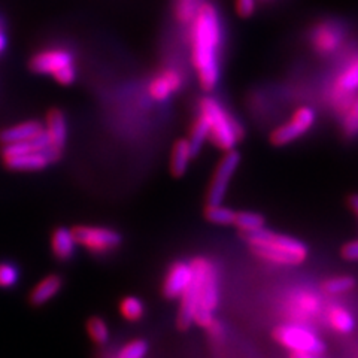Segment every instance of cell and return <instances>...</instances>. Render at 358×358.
Instances as JSON below:
<instances>
[{
	"mask_svg": "<svg viewBox=\"0 0 358 358\" xmlns=\"http://www.w3.org/2000/svg\"><path fill=\"white\" fill-rule=\"evenodd\" d=\"M188 26L193 69L201 90L210 93L217 88L221 78L224 29L218 9L212 3H200Z\"/></svg>",
	"mask_w": 358,
	"mask_h": 358,
	"instance_id": "6da1fadb",
	"label": "cell"
},
{
	"mask_svg": "<svg viewBox=\"0 0 358 358\" xmlns=\"http://www.w3.org/2000/svg\"><path fill=\"white\" fill-rule=\"evenodd\" d=\"M245 238L255 257L275 266H300L309 257V248L303 241L289 234L267 230L266 227Z\"/></svg>",
	"mask_w": 358,
	"mask_h": 358,
	"instance_id": "7a4b0ae2",
	"label": "cell"
},
{
	"mask_svg": "<svg viewBox=\"0 0 358 358\" xmlns=\"http://www.w3.org/2000/svg\"><path fill=\"white\" fill-rule=\"evenodd\" d=\"M197 114L206 121L209 129L208 139L221 151H231L243 138L241 122L234 118L218 99L203 96L199 100Z\"/></svg>",
	"mask_w": 358,
	"mask_h": 358,
	"instance_id": "3957f363",
	"label": "cell"
},
{
	"mask_svg": "<svg viewBox=\"0 0 358 358\" xmlns=\"http://www.w3.org/2000/svg\"><path fill=\"white\" fill-rule=\"evenodd\" d=\"M2 160L10 171L38 172L57 162L59 157L48 148L43 131L42 136L36 139L3 145Z\"/></svg>",
	"mask_w": 358,
	"mask_h": 358,
	"instance_id": "277c9868",
	"label": "cell"
},
{
	"mask_svg": "<svg viewBox=\"0 0 358 358\" xmlns=\"http://www.w3.org/2000/svg\"><path fill=\"white\" fill-rule=\"evenodd\" d=\"M193 263L200 276V294L194 324L209 329L215 322V312L220 305V276L217 266L206 257H196Z\"/></svg>",
	"mask_w": 358,
	"mask_h": 358,
	"instance_id": "5b68a950",
	"label": "cell"
},
{
	"mask_svg": "<svg viewBox=\"0 0 358 358\" xmlns=\"http://www.w3.org/2000/svg\"><path fill=\"white\" fill-rule=\"evenodd\" d=\"M273 339L291 354L321 355L326 351V343L305 322L289 321L273 330Z\"/></svg>",
	"mask_w": 358,
	"mask_h": 358,
	"instance_id": "8992f818",
	"label": "cell"
},
{
	"mask_svg": "<svg viewBox=\"0 0 358 358\" xmlns=\"http://www.w3.org/2000/svg\"><path fill=\"white\" fill-rule=\"evenodd\" d=\"M73 233L78 246H83L90 254L97 257L112 254L122 243L121 233L110 227L76 226L73 227Z\"/></svg>",
	"mask_w": 358,
	"mask_h": 358,
	"instance_id": "52a82bcc",
	"label": "cell"
},
{
	"mask_svg": "<svg viewBox=\"0 0 358 358\" xmlns=\"http://www.w3.org/2000/svg\"><path fill=\"white\" fill-rule=\"evenodd\" d=\"M317 122V112L310 106H300L297 108L293 115L284 124L278 126L271 133V143L275 147H285V145L293 143L300 139L315 126Z\"/></svg>",
	"mask_w": 358,
	"mask_h": 358,
	"instance_id": "ba28073f",
	"label": "cell"
},
{
	"mask_svg": "<svg viewBox=\"0 0 358 358\" xmlns=\"http://www.w3.org/2000/svg\"><path fill=\"white\" fill-rule=\"evenodd\" d=\"M242 157L236 150L226 151L222 159L218 162L214 176L208 188L206 196V205H220L224 201L229 192V187L231 184V179L234 173L238 172L241 166Z\"/></svg>",
	"mask_w": 358,
	"mask_h": 358,
	"instance_id": "9c48e42d",
	"label": "cell"
},
{
	"mask_svg": "<svg viewBox=\"0 0 358 358\" xmlns=\"http://www.w3.org/2000/svg\"><path fill=\"white\" fill-rule=\"evenodd\" d=\"M75 66V57L72 51L62 47H51L39 50L31 55L29 67L33 73L51 76L55 80L62 72Z\"/></svg>",
	"mask_w": 358,
	"mask_h": 358,
	"instance_id": "30bf717a",
	"label": "cell"
},
{
	"mask_svg": "<svg viewBox=\"0 0 358 358\" xmlns=\"http://www.w3.org/2000/svg\"><path fill=\"white\" fill-rule=\"evenodd\" d=\"M345 38L346 30L342 24L333 20H326L312 27L309 43L310 48L321 57H330L336 51L341 50Z\"/></svg>",
	"mask_w": 358,
	"mask_h": 358,
	"instance_id": "8fae6325",
	"label": "cell"
},
{
	"mask_svg": "<svg viewBox=\"0 0 358 358\" xmlns=\"http://www.w3.org/2000/svg\"><path fill=\"white\" fill-rule=\"evenodd\" d=\"M357 93H358V54L346 62L345 66L341 69V72L334 78L333 94H331L334 108L342 114Z\"/></svg>",
	"mask_w": 358,
	"mask_h": 358,
	"instance_id": "7c38bea8",
	"label": "cell"
},
{
	"mask_svg": "<svg viewBox=\"0 0 358 358\" xmlns=\"http://www.w3.org/2000/svg\"><path fill=\"white\" fill-rule=\"evenodd\" d=\"M322 309V301L317 293L310 289H296L287 301V313L291 321L305 322L315 318Z\"/></svg>",
	"mask_w": 358,
	"mask_h": 358,
	"instance_id": "4fadbf2b",
	"label": "cell"
},
{
	"mask_svg": "<svg viewBox=\"0 0 358 358\" xmlns=\"http://www.w3.org/2000/svg\"><path fill=\"white\" fill-rule=\"evenodd\" d=\"M193 275L194 267L192 262L178 260L173 264H171L163 279V296L171 300L181 297L184 294V291L188 288L189 282H192Z\"/></svg>",
	"mask_w": 358,
	"mask_h": 358,
	"instance_id": "5bb4252c",
	"label": "cell"
},
{
	"mask_svg": "<svg viewBox=\"0 0 358 358\" xmlns=\"http://www.w3.org/2000/svg\"><path fill=\"white\" fill-rule=\"evenodd\" d=\"M182 84V73L176 67H164L150 81L148 94L155 102H166L181 90Z\"/></svg>",
	"mask_w": 358,
	"mask_h": 358,
	"instance_id": "9a60e30c",
	"label": "cell"
},
{
	"mask_svg": "<svg viewBox=\"0 0 358 358\" xmlns=\"http://www.w3.org/2000/svg\"><path fill=\"white\" fill-rule=\"evenodd\" d=\"M43 129L45 138H47L48 142V148L60 159L67 142V121L63 112L55 108L48 110Z\"/></svg>",
	"mask_w": 358,
	"mask_h": 358,
	"instance_id": "2e32d148",
	"label": "cell"
},
{
	"mask_svg": "<svg viewBox=\"0 0 358 358\" xmlns=\"http://www.w3.org/2000/svg\"><path fill=\"white\" fill-rule=\"evenodd\" d=\"M45 131L43 124L36 120H29L17 122L14 126H9L0 131V143L8 145V143H18V142H26L36 139L42 136Z\"/></svg>",
	"mask_w": 358,
	"mask_h": 358,
	"instance_id": "e0dca14e",
	"label": "cell"
},
{
	"mask_svg": "<svg viewBox=\"0 0 358 358\" xmlns=\"http://www.w3.org/2000/svg\"><path fill=\"white\" fill-rule=\"evenodd\" d=\"M63 278L59 273H51L42 278L41 281L31 288L29 301L33 306H43L57 296L63 288Z\"/></svg>",
	"mask_w": 358,
	"mask_h": 358,
	"instance_id": "ac0fdd59",
	"label": "cell"
},
{
	"mask_svg": "<svg viewBox=\"0 0 358 358\" xmlns=\"http://www.w3.org/2000/svg\"><path fill=\"white\" fill-rule=\"evenodd\" d=\"M78 248L73 229L57 227L51 234V251L59 262L72 260Z\"/></svg>",
	"mask_w": 358,
	"mask_h": 358,
	"instance_id": "d6986e66",
	"label": "cell"
},
{
	"mask_svg": "<svg viewBox=\"0 0 358 358\" xmlns=\"http://www.w3.org/2000/svg\"><path fill=\"white\" fill-rule=\"evenodd\" d=\"M194 155L192 145H189L188 139H179L175 142L172 148V157H171V172L175 178H181L188 171L189 162Z\"/></svg>",
	"mask_w": 358,
	"mask_h": 358,
	"instance_id": "ffe728a7",
	"label": "cell"
},
{
	"mask_svg": "<svg viewBox=\"0 0 358 358\" xmlns=\"http://www.w3.org/2000/svg\"><path fill=\"white\" fill-rule=\"evenodd\" d=\"M329 326L341 334H350L355 330V318L352 312L342 305H333L327 310Z\"/></svg>",
	"mask_w": 358,
	"mask_h": 358,
	"instance_id": "44dd1931",
	"label": "cell"
},
{
	"mask_svg": "<svg viewBox=\"0 0 358 358\" xmlns=\"http://www.w3.org/2000/svg\"><path fill=\"white\" fill-rule=\"evenodd\" d=\"M233 226L236 227L245 236L252 234L255 231H260L266 227V220L259 212L254 210H241L236 212V218H234Z\"/></svg>",
	"mask_w": 358,
	"mask_h": 358,
	"instance_id": "7402d4cb",
	"label": "cell"
},
{
	"mask_svg": "<svg viewBox=\"0 0 358 358\" xmlns=\"http://www.w3.org/2000/svg\"><path fill=\"white\" fill-rule=\"evenodd\" d=\"M148 352L150 343L145 339L136 338L122 343L115 351L108 352L105 358H147Z\"/></svg>",
	"mask_w": 358,
	"mask_h": 358,
	"instance_id": "603a6c76",
	"label": "cell"
},
{
	"mask_svg": "<svg viewBox=\"0 0 358 358\" xmlns=\"http://www.w3.org/2000/svg\"><path fill=\"white\" fill-rule=\"evenodd\" d=\"M121 317L129 322H138L145 317V303L136 296H127L120 301Z\"/></svg>",
	"mask_w": 358,
	"mask_h": 358,
	"instance_id": "cb8c5ba5",
	"label": "cell"
},
{
	"mask_svg": "<svg viewBox=\"0 0 358 358\" xmlns=\"http://www.w3.org/2000/svg\"><path fill=\"white\" fill-rule=\"evenodd\" d=\"M205 218L215 224V226H233L234 218H236V210L231 208L220 205H206L205 209Z\"/></svg>",
	"mask_w": 358,
	"mask_h": 358,
	"instance_id": "d4e9b609",
	"label": "cell"
},
{
	"mask_svg": "<svg viewBox=\"0 0 358 358\" xmlns=\"http://www.w3.org/2000/svg\"><path fill=\"white\" fill-rule=\"evenodd\" d=\"M357 285V281L352 276H334V278H329L326 281L322 282V291L329 296H341V294H346L352 291Z\"/></svg>",
	"mask_w": 358,
	"mask_h": 358,
	"instance_id": "484cf974",
	"label": "cell"
},
{
	"mask_svg": "<svg viewBox=\"0 0 358 358\" xmlns=\"http://www.w3.org/2000/svg\"><path fill=\"white\" fill-rule=\"evenodd\" d=\"M87 333L90 336V339L93 341V343L99 346H105L110 339V330H109L108 322L100 317L88 318Z\"/></svg>",
	"mask_w": 358,
	"mask_h": 358,
	"instance_id": "4316f807",
	"label": "cell"
},
{
	"mask_svg": "<svg viewBox=\"0 0 358 358\" xmlns=\"http://www.w3.org/2000/svg\"><path fill=\"white\" fill-rule=\"evenodd\" d=\"M342 130L346 138L358 136V93L342 112Z\"/></svg>",
	"mask_w": 358,
	"mask_h": 358,
	"instance_id": "83f0119b",
	"label": "cell"
},
{
	"mask_svg": "<svg viewBox=\"0 0 358 358\" xmlns=\"http://www.w3.org/2000/svg\"><path fill=\"white\" fill-rule=\"evenodd\" d=\"M208 136H209V129H208L206 121L197 114L192 126V131H189V136L187 138L189 145H192L194 155H197L201 151V147H203V142L208 139Z\"/></svg>",
	"mask_w": 358,
	"mask_h": 358,
	"instance_id": "f1b7e54d",
	"label": "cell"
},
{
	"mask_svg": "<svg viewBox=\"0 0 358 358\" xmlns=\"http://www.w3.org/2000/svg\"><path fill=\"white\" fill-rule=\"evenodd\" d=\"M200 3L197 0H176L175 18L184 26H188L193 21Z\"/></svg>",
	"mask_w": 358,
	"mask_h": 358,
	"instance_id": "f546056e",
	"label": "cell"
},
{
	"mask_svg": "<svg viewBox=\"0 0 358 358\" xmlns=\"http://www.w3.org/2000/svg\"><path fill=\"white\" fill-rule=\"evenodd\" d=\"M20 281L18 267L10 262H0V288H14Z\"/></svg>",
	"mask_w": 358,
	"mask_h": 358,
	"instance_id": "4dcf8cb0",
	"label": "cell"
},
{
	"mask_svg": "<svg viewBox=\"0 0 358 358\" xmlns=\"http://www.w3.org/2000/svg\"><path fill=\"white\" fill-rule=\"evenodd\" d=\"M234 9L242 18H250L257 9V0H234Z\"/></svg>",
	"mask_w": 358,
	"mask_h": 358,
	"instance_id": "1f68e13d",
	"label": "cell"
},
{
	"mask_svg": "<svg viewBox=\"0 0 358 358\" xmlns=\"http://www.w3.org/2000/svg\"><path fill=\"white\" fill-rule=\"evenodd\" d=\"M342 259L346 262H358V239L346 242L341 250Z\"/></svg>",
	"mask_w": 358,
	"mask_h": 358,
	"instance_id": "d6a6232c",
	"label": "cell"
},
{
	"mask_svg": "<svg viewBox=\"0 0 358 358\" xmlns=\"http://www.w3.org/2000/svg\"><path fill=\"white\" fill-rule=\"evenodd\" d=\"M6 47H8V36H6V31H5L2 21H0V55L5 52Z\"/></svg>",
	"mask_w": 358,
	"mask_h": 358,
	"instance_id": "836d02e7",
	"label": "cell"
},
{
	"mask_svg": "<svg viewBox=\"0 0 358 358\" xmlns=\"http://www.w3.org/2000/svg\"><path fill=\"white\" fill-rule=\"evenodd\" d=\"M350 206L351 209L358 215V194H354L350 197Z\"/></svg>",
	"mask_w": 358,
	"mask_h": 358,
	"instance_id": "e575fe53",
	"label": "cell"
},
{
	"mask_svg": "<svg viewBox=\"0 0 358 358\" xmlns=\"http://www.w3.org/2000/svg\"><path fill=\"white\" fill-rule=\"evenodd\" d=\"M291 358H317V355H312V354H291Z\"/></svg>",
	"mask_w": 358,
	"mask_h": 358,
	"instance_id": "d590c367",
	"label": "cell"
}]
</instances>
